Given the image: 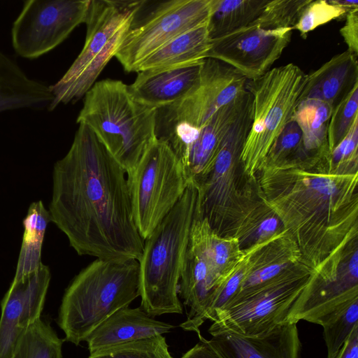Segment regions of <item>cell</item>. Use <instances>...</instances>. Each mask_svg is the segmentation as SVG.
Returning a JSON list of instances; mask_svg holds the SVG:
<instances>
[{
	"label": "cell",
	"instance_id": "1",
	"mask_svg": "<svg viewBox=\"0 0 358 358\" xmlns=\"http://www.w3.org/2000/svg\"><path fill=\"white\" fill-rule=\"evenodd\" d=\"M78 124L53 167L51 222L79 255L139 262L145 241L134 221L127 173L88 126Z\"/></svg>",
	"mask_w": 358,
	"mask_h": 358
},
{
	"label": "cell",
	"instance_id": "2",
	"mask_svg": "<svg viewBox=\"0 0 358 358\" xmlns=\"http://www.w3.org/2000/svg\"><path fill=\"white\" fill-rule=\"evenodd\" d=\"M140 296L136 259H96L71 282L63 295L57 323L65 341L78 345L109 316Z\"/></svg>",
	"mask_w": 358,
	"mask_h": 358
},
{
	"label": "cell",
	"instance_id": "3",
	"mask_svg": "<svg viewBox=\"0 0 358 358\" xmlns=\"http://www.w3.org/2000/svg\"><path fill=\"white\" fill-rule=\"evenodd\" d=\"M77 123L88 126L131 176L156 140V110L138 101L121 80L96 82L85 94Z\"/></svg>",
	"mask_w": 358,
	"mask_h": 358
},
{
	"label": "cell",
	"instance_id": "4",
	"mask_svg": "<svg viewBox=\"0 0 358 358\" xmlns=\"http://www.w3.org/2000/svg\"><path fill=\"white\" fill-rule=\"evenodd\" d=\"M197 197L189 183L173 208L145 240L139 261L141 308L150 316L182 313L178 283Z\"/></svg>",
	"mask_w": 358,
	"mask_h": 358
},
{
	"label": "cell",
	"instance_id": "5",
	"mask_svg": "<svg viewBox=\"0 0 358 358\" xmlns=\"http://www.w3.org/2000/svg\"><path fill=\"white\" fill-rule=\"evenodd\" d=\"M145 1L91 0L84 46L64 76L50 85L53 101L48 110L75 102L91 89L115 56Z\"/></svg>",
	"mask_w": 358,
	"mask_h": 358
},
{
	"label": "cell",
	"instance_id": "6",
	"mask_svg": "<svg viewBox=\"0 0 358 358\" xmlns=\"http://www.w3.org/2000/svg\"><path fill=\"white\" fill-rule=\"evenodd\" d=\"M307 75L289 63L273 68L246 90L253 98V120L241 159L248 169L262 164L269 149L293 118L306 85Z\"/></svg>",
	"mask_w": 358,
	"mask_h": 358
},
{
	"label": "cell",
	"instance_id": "7",
	"mask_svg": "<svg viewBox=\"0 0 358 358\" xmlns=\"http://www.w3.org/2000/svg\"><path fill=\"white\" fill-rule=\"evenodd\" d=\"M134 218L145 241L173 208L189 183L169 145L156 138L128 177Z\"/></svg>",
	"mask_w": 358,
	"mask_h": 358
},
{
	"label": "cell",
	"instance_id": "8",
	"mask_svg": "<svg viewBox=\"0 0 358 358\" xmlns=\"http://www.w3.org/2000/svg\"><path fill=\"white\" fill-rule=\"evenodd\" d=\"M212 0L162 1L138 21L134 20L115 57L127 72L177 36L208 23Z\"/></svg>",
	"mask_w": 358,
	"mask_h": 358
},
{
	"label": "cell",
	"instance_id": "9",
	"mask_svg": "<svg viewBox=\"0 0 358 358\" xmlns=\"http://www.w3.org/2000/svg\"><path fill=\"white\" fill-rule=\"evenodd\" d=\"M247 78L226 63L207 57L201 65L200 80L185 98L156 110V136L176 127L200 129L222 107L245 90Z\"/></svg>",
	"mask_w": 358,
	"mask_h": 358
},
{
	"label": "cell",
	"instance_id": "10",
	"mask_svg": "<svg viewBox=\"0 0 358 358\" xmlns=\"http://www.w3.org/2000/svg\"><path fill=\"white\" fill-rule=\"evenodd\" d=\"M91 0H30L14 21L11 29L15 52L36 59L61 44L87 19Z\"/></svg>",
	"mask_w": 358,
	"mask_h": 358
},
{
	"label": "cell",
	"instance_id": "11",
	"mask_svg": "<svg viewBox=\"0 0 358 358\" xmlns=\"http://www.w3.org/2000/svg\"><path fill=\"white\" fill-rule=\"evenodd\" d=\"M307 282L299 278L278 280L231 302L217 315L208 332L227 331L255 336L267 331L285 322Z\"/></svg>",
	"mask_w": 358,
	"mask_h": 358
},
{
	"label": "cell",
	"instance_id": "12",
	"mask_svg": "<svg viewBox=\"0 0 358 358\" xmlns=\"http://www.w3.org/2000/svg\"><path fill=\"white\" fill-rule=\"evenodd\" d=\"M292 31V27L265 30L249 25L211 41L207 57L232 66L248 80H255L280 57L291 41Z\"/></svg>",
	"mask_w": 358,
	"mask_h": 358
},
{
	"label": "cell",
	"instance_id": "13",
	"mask_svg": "<svg viewBox=\"0 0 358 358\" xmlns=\"http://www.w3.org/2000/svg\"><path fill=\"white\" fill-rule=\"evenodd\" d=\"M50 278L49 267L42 264L13 280L1 303L0 358H11L28 327L41 317Z\"/></svg>",
	"mask_w": 358,
	"mask_h": 358
},
{
	"label": "cell",
	"instance_id": "14",
	"mask_svg": "<svg viewBox=\"0 0 358 358\" xmlns=\"http://www.w3.org/2000/svg\"><path fill=\"white\" fill-rule=\"evenodd\" d=\"M211 335L207 342L222 358H299L301 349L296 324L286 321L255 336L227 331Z\"/></svg>",
	"mask_w": 358,
	"mask_h": 358
},
{
	"label": "cell",
	"instance_id": "15",
	"mask_svg": "<svg viewBox=\"0 0 358 358\" xmlns=\"http://www.w3.org/2000/svg\"><path fill=\"white\" fill-rule=\"evenodd\" d=\"M248 92L220 108L199 129L195 140L179 157L188 183L199 185L208 173Z\"/></svg>",
	"mask_w": 358,
	"mask_h": 358
},
{
	"label": "cell",
	"instance_id": "16",
	"mask_svg": "<svg viewBox=\"0 0 358 358\" xmlns=\"http://www.w3.org/2000/svg\"><path fill=\"white\" fill-rule=\"evenodd\" d=\"M178 67L137 72L128 85L132 96L155 110L171 105L189 94L198 85L202 62Z\"/></svg>",
	"mask_w": 358,
	"mask_h": 358
},
{
	"label": "cell",
	"instance_id": "17",
	"mask_svg": "<svg viewBox=\"0 0 358 358\" xmlns=\"http://www.w3.org/2000/svg\"><path fill=\"white\" fill-rule=\"evenodd\" d=\"M175 326L157 320L141 307H125L115 312L87 337L90 353L123 343L168 333Z\"/></svg>",
	"mask_w": 358,
	"mask_h": 358
},
{
	"label": "cell",
	"instance_id": "18",
	"mask_svg": "<svg viewBox=\"0 0 358 358\" xmlns=\"http://www.w3.org/2000/svg\"><path fill=\"white\" fill-rule=\"evenodd\" d=\"M358 84L357 56L346 50L307 75L301 100L317 99L334 109Z\"/></svg>",
	"mask_w": 358,
	"mask_h": 358
},
{
	"label": "cell",
	"instance_id": "19",
	"mask_svg": "<svg viewBox=\"0 0 358 358\" xmlns=\"http://www.w3.org/2000/svg\"><path fill=\"white\" fill-rule=\"evenodd\" d=\"M53 101L50 86L30 78L18 64L0 50V113L49 108Z\"/></svg>",
	"mask_w": 358,
	"mask_h": 358
},
{
	"label": "cell",
	"instance_id": "20",
	"mask_svg": "<svg viewBox=\"0 0 358 358\" xmlns=\"http://www.w3.org/2000/svg\"><path fill=\"white\" fill-rule=\"evenodd\" d=\"M211 41L207 24L191 29L153 52L139 66L137 72L173 68L201 62L207 57Z\"/></svg>",
	"mask_w": 358,
	"mask_h": 358
},
{
	"label": "cell",
	"instance_id": "21",
	"mask_svg": "<svg viewBox=\"0 0 358 358\" xmlns=\"http://www.w3.org/2000/svg\"><path fill=\"white\" fill-rule=\"evenodd\" d=\"M334 108L327 103L317 99L301 100L293 119L302 133L299 154L311 153L319 157H327V130Z\"/></svg>",
	"mask_w": 358,
	"mask_h": 358
},
{
	"label": "cell",
	"instance_id": "22",
	"mask_svg": "<svg viewBox=\"0 0 358 358\" xmlns=\"http://www.w3.org/2000/svg\"><path fill=\"white\" fill-rule=\"evenodd\" d=\"M267 2L266 0H212L207 23L210 41L249 26L260 15Z\"/></svg>",
	"mask_w": 358,
	"mask_h": 358
},
{
	"label": "cell",
	"instance_id": "23",
	"mask_svg": "<svg viewBox=\"0 0 358 358\" xmlns=\"http://www.w3.org/2000/svg\"><path fill=\"white\" fill-rule=\"evenodd\" d=\"M50 216L41 201L33 202L22 221L24 234L13 280L36 271L43 264L41 254Z\"/></svg>",
	"mask_w": 358,
	"mask_h": 358
},
{
	"label": "cell",
	"instance_id": "24",
	"mask_svg": "<svg viewBox=\"0 0 358 358\" xmlns=\"http://www.w3.org/2000/svg\"><path fill=\"white\" fill-rule=\"evenodd\" d=\"M62 343L51 326L39 317L28 327L11 358H62Z\"/></svg>",
	"mask_w": 358,
	"mask_h": 358
},
{
	"label": "cell",
	"instance_id": "25",
	"mask_svg": "<svg viewBox=\"0 0 358 358\" xmlns=\"http://www.w3.org/2000/svg\"><path fill=\"white\" fill-rule=\"evenodd\" d=\"M318 324L323 327L327 358H334L358 324V298L343 303L325 315Z\"/></svg>",
	"mask_w": 358,
	"mask_h": 358
},
{
	"label": "cell",
	"instance_id": "26",
	"mask_svg": "<svg viewBox=\"0 0 358 358\" xmlns=\"http://www.w3.org/2000/svg\"><path fill=\"white\" fill-rule=\"evenodd\" d=\"M89 358H173L166 338L159 335L90 353Z\"/></svg>",
	"mask_w": 358,
	"mask_h": 358
},
{
	"label": "cell",
	"instance_id": "27",
	"mask_svg": "<svg viewBox=\"0 0 358 358\" xmlns=\"http://www.w3.org/2000/svg\"><path fill=\"white\" fill-rule=\"evenodd\" d=\"M310 0L268 1L260 15L250 25L265 30L292 27Z\"/></svg>",
	"mask_w": 358,
	"mask_h": 358
},
{
	"label": "cell",
	"instance_id": "28",
	"mask_svg": "<svg viewBox=\"0 0 358 358\" xmlns=\"http://www.w3.org/2000/svg\"><path fill=\"white\" fill-rule=\"evenodd\" d=\"M358 84L334 109L329 120L327 140L329 152L345 137L358 116Z\"/></svg>",
	"mask_w": 358,
	"mask_h": 358
},
{
	"label": "cell",
	"instance_id": "29",
	"mask_svg": "<svg viewBox=\"0 0 358 358\" xmlns=\"http://www.w3.org/2000/svg\"><path fill=\"white\" fill-rule=\"evenodd\" d=\"M348 11L327 0H310L301 10L293 29L298 30L306 38L308 32L333 20L345 16Z\"/></svg>",
	"mask_w": 358,
	"mask_h": 358
},
{
	"label": "cell",
	"instance_id": "30",
	"mask_svg": "<svg viewBox=\"0 0 358 358\" xmlns=\"http://www.w3.org/2000/svg\"><path fill=\"white\" fill-rule=\"evenodd\" d=\"M302 133L296 122L292 118L278 136L263 164L274 166L285 162V159L297 155L301 144Z\"/></svg>",
	"mask_w": 358,
	"mask_h": 358
},
{
	"label": "cell",
	"instance_id": "31",
	"mask_svg": "<svg viewBox=\"0 0 358 358\" xmlns=\"http://www.w3.org/2000/svg\"><path fill=\"white\" fill-rule=\"evenodd\" d=\"M358 143V116L345 137L330 152L334 164L356 161Z\"/></svg>",
	"mask_w": 358,
	"mask_h": 358
},
{
	"label": "cell",
	"instance_id": "32",
	"mask_svg": "<svg viewBox=\"0 0 358 358\" xmlns=\"http://www.w3.org/2000/svg\"><path fill=\"white\" fill-rule=\"evenodd\" d=\"M345 23L340 34L348 45V50L358 55V8L349 10L345 15Z\"/></svg>",
	"mask_w": 358,
	"mask_h": 358
},
{
	"label": "cell",
	"instance_id": "33",
	"mask_svg": "<svg viewBox=\"0 0 358 358\" xmlns=\"http://www.w3.org/2000/svg\"><path fill=\"white\" fill-rule=\"evenodd\" d=\"M200 342L187 351L180 358H222L208 343L207 340L199 337Z\"/></svg>",
	"mask_w": 358,
	"mask_h": 358
},
{
	"label": "cell",
	"instance_id": "34",
	"mask_svg": "<svg viewBox=\"0 0 358 358\" xmlns=\"http://www.w3.org/2000/svg\"><path fill=\"white\" fill-rule=\"evenodd\" d=\"M334 358H358V324L355 327Z\"/></svg>",
	"mask_w": 358,
	"mask_h": 358
},
{
	"label": "cell",
	"instance_id": "35",
	"mask_svg": "<svg viewBox=\"0 0 358 358\" xmlns=\"http://www.w3.org/2000/svg\"><path fill=\"white\" fill-rule=\"evenodd\" d=\"M277 227V221L274 218H270L265 220L259 228L261 235H266L275 231Z\"/></svg>",
	"mask_w": 358,
	"mask_h": 358
},
{
	"label": "cell",
	"instance_id": "36",
	"mask_svg": "<svg viewBox=\"0 0 358 358\" xmlns=\"http://www.w3.org/2000/svg\"><path fill=\"white\" fill-rule=\"evenodd\" d=\"M329 1L332 4L343 8L348 10L358 8V1L329 0Z\"/></svg>",
	"mask_w": 358,
	"mask_h": 358
},
{
	"label": "cell",
	"instance_id": "37",
	"mask_svg": "<svg viewBox=\"0 0 358 358\" xmlns=\"http://www.w3.org/2000/svg\"><path fill=\"white\" fill-rule=\"evenodd\" d=\"M350 275L355 278L357 279V253L355 254L354 257L352 259V261L350 264Z\"/></svg>",
	"mask_w": 358,
	"mask_h": 358
}]
</instances>
